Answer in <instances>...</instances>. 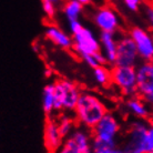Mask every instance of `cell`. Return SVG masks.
<instances>
[{
	"label": "cell",
	"mask_w": 153,
	"mask_h": 153,
	"mask_svg": "<svg viewBox=\"0 0 153 153\" xmlns=\"http://www.w3.org/2000/svg\"><path fill=\"white\" fill-rule=\"evenodd\" d=\"M76 1H79L81 4H83V6H89V4H92V1L93 0H76Z\"/></svg>",
	"instance_id": "83f0119b"
},
{
	"label": "cell",
	"mask_w": 153,
	"mask_h": 153,
	"mask_svg": "<svg viewBox=\"0 0 153 153\" xmlns=\"http://www.w3.org/2000/svg\"><path fill=\"white\" fill-rule=\"evenodd\" d=\"M120 146L124 153L153 152V126L149 120H131Z\"/></svg>",
	"instance_id": "6da1fadb"
},
{
	"label": "cell",
	"mask_w": 153,
	"mask_h": 153,
	"mask_svg": "<svg viewBox=\"0 0 153 153\" xmlns=\"http://www.w3.org/2000/svg\"><path fill=\"white\" fill-rule=\"evenodd\" d=\"M129 36L137 47L141 61H153V35L142 27H133L129 31Z\"/></svg>",
	"instance_id": "30bf717a"
},
{
	"label": "cell",
	"mask_w": 153,
	"mask_h": 153,
	"mask_svg": "<svg viewBox=\"0 0 153 153\" xmlns=\"http://www.w3.org/2000/svg\"><path fill=\"white\" fill-rule=\"evenodd\" d=\"M81 60L88 65L89 68H91L92 70L98 68V67H101V65H107L105 58L103 57V54L101 53L100 51H98L96 53L83 56L81 58Z\"/></svg>",
	"instance_id": "ffe728a7"
},
{
	"label": "cell",
	"mask_w": 153,
	"mask_h": 153,
	"mask_svg": "<svg viewBox=\"0 0 153 153\" xmlns=\"http://www.w3.org/2000/svg\"><path fill=\"white\" fill-rule=\"evenodd\" d=\"M151 117H153V107H151Z\"/></svg>",
	"instance_id": "f546056e"
},
{
	"label": "cell",
	"mask_w": 153,
	"mask_h": 153,
	"mask_svg": "<svg viewBox=\"0 0 153 153\" xmlns=\"http://www.w3.org/2000/svg\"><path fill=\"white\" fill-rule=\"evenodd\" d=\"M93 135L90 129L76 126L74 130L63 139L57 153H90Z\"/></svg>",
	"instance_id": "5b68a950"
},
{
	"label": "cell",
	"mask_w": 153,
	"mask_h": 153,
	"mask_svg": "<svg viewBox=\"0 0 153 153\" xmlns=\"http://www.w3.org/2000/svg\"><path fill=\"white\" fill-rule=\"evenodd\" d=\"M111 83H113L126 98L138 96L137 73L134 67L113 65L111 69Z\"/></svg>",
	"instance_id": "8992f818"
},
{
	"label": "cell",
	"mask_w": 153,
	"mask_h": 153,
	"mask_svg": "<svg viewBox=\"0 0 153 153\" xmlns=\"http://www.w3.org/2000/svg\"><path fill=\"white\" fill-rule=\"evenodd\" d=\"M56 120H57L58 129H59L60 134L62 135L63 139L67 138L74 130V128L78 126L73 113H65V112H63L61 115L56 118Z\"/></svg>",
	"instance_id": "ac0fdd59"
},
{
	"label": "cell",
	"mask_w": 153,
	"mask_h": 153,
	"mask_svg": "<svg viewBox=\"0 0 153 153\" xmlns=\"http://www.w3.org/2000/svg\"><path fill=\"white\" fill-rule=\"evenodd\" d=\"M90 153H124L120 146H104L92 140V150Z\"/></svg>",
	"instance_id": "44dd1931"
},
{
	"label": "cell",
	"mask_w": 153,
	"mask_h": 153,
	"mask_svg": "<svg viewBox=\"0 0 153 153\" xmlns=\"http://www.w3.org/2000/svg\"><path fill=\"white\" fill-rule=\"evenodd\" d=\"M100 52L103 54L107 61V65L113 67L117 58V49H118V39L115 33L111 32H100Z\"/></svg>",
	"instance_id": "5bb4252c"
},
{
	"label": "cell",
	"mask_w": 153,
	"mask_h": 153,
	"mask_svg": "<svg viewBox=\"0 0 153 153\" xmlns=\"http://www.w3.org/2000/svg\"><path fill=\"white\" fill-rule=\"evenodd\" d=\"M150 153H153V152H150Z\"/></svg>",
	"instance_id": "4dcf8cb0"
},
{
	"label": "cell",
	"mask_w": 153,
	"mask_h": 153,
	"mask_svg": "<svg viewBox=\"0 0 153 153\" xmlns=\"http://www.w3.org/2000/svg\"><path fill=\"white\" fill-rule=\"evenodd\" d=\"M63 138L58 129L56 118L49 117L46 119L43 126V144L48 153H57L62 144Z\"/></svg>",
	"instance_id": "7c38bea8"
},
{
	"label": "cell",
	"mask_w": 153,
	"mask_h": 153,
	"mask_svg": "<svg viewBox=\"0 0 153 153\" xmlns=\"http://www.w3.org/2000/svg\"><path fill=\"white\" fill-rule=\"evenodd\" d=\"M137 47L129 35L122 36L118 39V49L114 65L121 67H137L140 63Z\"/></svg>",
	"instance_id": "9c48e42d"
},
{
	"label": "cell",
	"mask_w": 153,
	"mask_h": 153,
	"mask_svg": "<svg viewBox=\"0 0 153 153\" xmlns=\"http://www.w3.org/2000/svg\"><path fill=\"white\" fill-rule=\"evenodd\" d=\"M149 122H150V124H151V126H153V117L149 120Z\"/></svg>",
	"instance_id": "f1b7e54d"
},
{
	"label": "cell",
	"mask_w": 153,
	"mask_h": 153,
	"mask_svg": "<svg viewBox=\"0 0 153 153\" xmlns=\"http://www.w3.org/2000/svg\"><path fill=\"white\" fill-rule=\"evenodd\" d=\"M45 38L62 50L72 49V36L57 25H47L43 31Z\"/></svg>",
	"instance_id": "4fadbf2b"
},
{
	"label": "cell",
	"mask_w": 153,
	"mask_h": 153,
	"mask_svg": "<svg viewBox=\"0 0 153 153\" xmlns=\"http://www.w3.org/2000/svg\"><path fill=\"white\" fill-rule=\"evenodd\" d=\"M92 22L100 32L117 33L121 27V17L112 7H100L92 13Z\"/></svg>",
	"instance_id": "ba28073f"
},
{
	"label": "cell",
	"mask_w": 153,
	"mask_h": 153,
	"mask_svg": "<svg viewBox=\"0 0 153 153\" xmlns=\"http://www.w3.org/2000/svg\"><path fill=\"white\" fill-rule=\"evenodd\" d=\"M78 57L82 58L87 54L96 53L100 51L99 37L88 27H82L72 35V49Z\"/></svg>",
	"instance_id": "52a82bcc"
},
{
	"label": "cell",
	"mask_w": 153,
	"mask_h": 153,
	"mask_svg": "<svg viewBox=\"0 0 153 153\" xmlns=\"http://www.w3.org/2000/svg\"><path fill=\"white\" fill-rule=\"evenodd\" d=\"M124 110L135 119L149 120L151 117V108L139 96L128 98L124 102Z\"/></svg>",
	"instance_id": "9a60e30c"
},
{
	"label": "cell",
	"mask_w": 153,
	"mask_h": 153,
	"mask_svg": "<svg viewBox=\"0 0 153 153\" xmlns=\"http://www.w3.org/2000/svg\"><path fill=\"white\" fill-rule=\"evenodd\" d=\"M54 102H56V96H54V83H47L42 89V111L47 118L52 117L56 113L54 112Z\"/></svg>",
	"instance_id": "2e32d148"
},
{
	"label": "cell",
	"mask_w": 153,
	"mask_h": 153,
	"mask_svg": "<svg viewBox=\"0 0 153 153\" xmlns=\"http://www.w3.org/2000/svg\"><path fill=\"white\" fill-rule=\"evenodd\" d=\"M138 96L143 98L153 92V61H140L135 67Z\"/></svg>",
	"instance_id": "8fae6325"
},
{
	"label": "cell",
	"mask_w": 153,
	"mask_h": 153,
	"mask_svg": "<svg viewBox=\"0 0 153 153\" xmlns=\"http://www.w3.org/2000/svg\"><path fill=\"white\" fill-rule=\"evenodd\" d=\"M107 112V104L98 94L82 90L73 115L78 126H82L91 130Z\"/></svg>",
	"instance_id": "7a4b0ae2"
},
{
	"label": "cell",
	"mask_w": 153,
	"mask_h": 153,
	"mask_svg": "<svg viewBox=\"0 0 153 153\" xmlns=\"http://www.w3.org/2000/svg\"><path fill=\"white\" fill-rule=\"evenodd\" d=\"M146 21L149 23L150 28L153 30V7L152 6H146Z\"/></svg>",
	"instance_id": "d4e9b609"
},
{
	"label": "cell",
	"mask_w": 153,
	"mask_h": 153,
	"mask_svg": "<svg viewBox=\"0 0 153 153\" xmlns=\"http://www.w3.org/2000/svg\"><path fill=\"white\" fill-rule=\"evenodd\" d=\"M123 4L129 11L138 12L142 4V0H123Z\"/></svg>",
	"instance_id": "603a6c76"
},
{
	"label": "cell",
	"mask_w": 153,
	"mask_h": 153,
	"mask_svg": "<svg viewBox=\"0 0 153 153\" xmlns=\"http://www.w3.org/2000/svg\"><path fill=\"white\" fill-rule=\"evenodd\" d=\"M41 2H49V4H52L54 6L59 7L62 4V0H41Z\"/></svg>",
	"instance_id": "4316f807"
},
{
	"label": "cell",
	"mask_w": 153,
	"mask_h": 153,
	"mask_svg": "<svg viewBox=\"0 0 153 153\" xmlns=\"http://www.w3.org/2000/svg\"><path fill=\"white\" fill-rule=\"evenodd\" d=\"M83 10L84 6L76 0H67L62 6V13L65 16L67 22L73 20H80Z\"/></svg>",
	"instance_id": "e0dca14e"
},
{
	"label": "cell",
	"mask_w": 153,
	"mask_h": 153,
	"mask_svg": "<svg viewBox=\"0 0 153 153\" xmlns=\"http://www.w3.org/2000/svg\"><path fill=\"white\" fill-rule=\"evenodd\" d=\"M142 100H143L150 108L153 107V92L152 93H150V94H148V96H144L143 98H142Z\"/></svg>",
	"instance_id": "484cf974"
},
{
	"label": "cell",
	"mask_w": 153,
	"mask_h": 153,
	"mask_svg": "<svg viewBox=\"0 0 153 153\" xmlns=\"http://www.w3.org/2000/svg\"><path fill=\"white\" fill-rule=\"evenodd\" d=\"M68 23V30H69V33L71 36L74 35L76 32L80 30L81 28L83 27V25L81 23L80 20H73V21H69Z\"/></svg>",
	"instance_id": "cb8c5ba5"
},
{
	"label": "cell",
	"mask_w": 153,
	"mask_h": 153,
	"mask_svg": "<svg viewBox=\"0 0 153 153\" xmlns=\"http://www.w3.org/2000/svg\"><path fill=\"white\" fill-rule=\"evenodd\" d=\"M91 132L94 142L110 146H119L118 138L121 132V123L113 113L108 111L92 128Z\"/></svg>",
	"instance_id": "277c9868"
},
{
	"label": "cell",
	"mask_w": 153,
	"mask_h": 153,
	"mask_svg": "<svg viewBox=\"0 0 153 153\" xmlns=\"http://www.w3.org/2000/svg\"><path fill=\"white\" fill-rule=\"evenodd\" d=\"M42 4V11L45 13L47 18L49 20H53L57 16L58 12V7L49 2H41Z\"/></svg>",
	"instance_id": "7402d4cb"
},
{
	"label": "cell",
	"mask_w": 153,
	"mask_h": 153,
	"mask_svg": "<svg viewBox=\"0 0 153 153\" xmlns=\"http://www.w3.org/2000/svg\"><path fill=\"white\" fill-rule=\"evenodd\" d=\"M93 79L99 87L105 88L111 84V71L107 65H101L93 69Z\"/></svg>",
	"instance_id": "d6986e66"
},
{
	"label": "cell",
	"mask_w": 153,
	"mask_h": 153,
	"mask_svg": "<svg viewBox=\"0 0 153 153\" xmlns=\"http://www.w3.org/2000/svg\"><path fill=\"white\" fill-rule=\"evenodd\" d=\"M54 83V112L73 113L79 100L81 90L79 85L68 79H57Z\"/></svg>",
	"instance_id": "3957f363"
}]
</instances>
